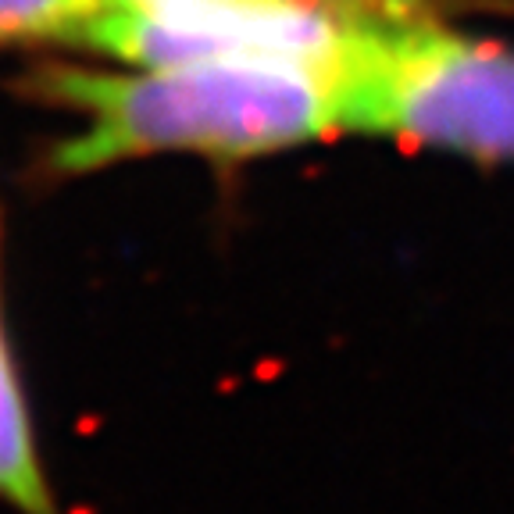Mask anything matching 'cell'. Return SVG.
<instances>
[{"label": "cell", "instance_id": "obj_2", "mask_svg": "<svg viewBox=\"0 0 514 514\" xmlns=\"http://www.w3.org/2000/svg\"><path fill=\"white\" fill-rule=\"evenodd\" d=\"M340 133L514 158V50L390 0L361 18L336 68Z\"/></svg>", "mask_w": 514, "mask_h": 514}, {"label": "cell", "instance_id": "obj_4", "mask_svg": "<svg viewBox=\"0 0 514 514\" xmlns=\"http://www.w3.org/2000/svg\"><path fill=\"white\" fill-rule=\"evenodd\" d=\"M125 0H0V43H79Z\"/></svg>", "mask_w": 514, "mask_h": 514}, {"label": "cell", "instance_id": "obj_3", "mask_svg": "<svg viewBox=\"0 0 514 514\" xmlns=\"http://www.w3.org/2000/svg\"><path fill=\"white\" fill-rule=\"evenodd\" d=\"M0 500H8L22 514H58L40 465L33 422L25 411L22 382L11 361L4 307H0Z\"/></svg>", "mask_w": 514, "mask_h": 514}, {"label": "cell", "instance_id": "obj_1", "mask_svg": "<svg viewBox=\"0 0 514 514\" xmlns=\"http://www.w3.org/2000/svg\"><path fill=\"white\" fill-rule=\"evenodd\" d=\"M29 86L86 118L54 150L61 172H97L168 150L254 158L340 133L336 79L279 61H186L136 72L50 65Z\"/></svg>", "mask_w": 514, "mask_h": 514}]
</instances>
